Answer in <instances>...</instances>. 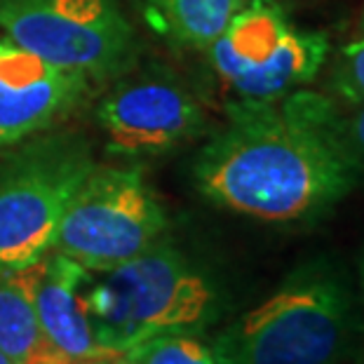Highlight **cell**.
I'll use <instances>...</instances> for the list:
<instances>
[{
  "label": "cell",
  "mask_w": 364,
  "mask_h": 364,
  "mask_svg": "<svg viewBox=\"0 0 364 364\" xmlns=\"http://www.w3.org/2000/svg\"><path fill=\"white\" fill-rule=\"evenodd\" d=\"M336 99L296 90L235 99L198 153L193 181L207 203L275 226H308L334 212L362 179Z\"/></svg>",
  "instance_id": "cell-1"
},
{
  "label": "cell",
  "mask_w": 364,
  "mask_h": 364,
  "mask_svg": "<svg viewBox=\"0 0 364 364\" xmlns=\"http://www.w3.org/2000/svg\"><path fill=\"white\" fill-rule=\"evenodd\" d=\"M358 343L353 287L327 257L299 263L273 294L214 338L221 364H346Z\"/></svg>",
  "instance_id": "cell-2"
},
{
  "label": "cell",
  "mask_w": 364,
  "mask_h": 364,
  "mask_svg": "<svg viewBox=\"0 0 364 364\" xmlns=\"http://www.w3.org/2000/svg\"><path fill=\"white\" fill-rule=\"evenodd\" d=\"M85 304L97 341L120 355L165 334H205L223 315L216 282L160 240L139 257L87 275Z\"/></svg>",
  "instance_id": "cell-3"
},
{
  "label": "cell",
  "mask_w": 364,
  "mask_h": 364,
  "mask_svg": "<svg viewBox=\"0 0 364 364\" xmlns=\"http://www.w3.org/2000/svg\"><path fill=\"white\" fill-rule=\"evenodd\" d=\"M92 169V153L78 136L38 139L0 165V277L54 250L66 207Z\"/></svg>",
  "instance_id": "cell-4"
},
{
  "label": "cell",
  "mask_w": 364,
  "mask_h": 364,
  "mask_svg": "<svg viewBox=\"0 0 364 364\" xmlns=\"http://www.w3.org/2000/svg\"><path fill=\"white\" fill-rule=\"evenodd\" d=\"M329 50L322 31L299 28L277 0H245L207 57L237 99H275L313 82Z\"/></svg>",
  "instance_id": "cell-5"
},
{
  "label": "cell",
  "mask_w": 364,
  "mask_h": 364,
  "mask_svg": "<svg viewBox=\"0 0 364 364\" xmlns=\"http://www.w3.org/2000/svg\"><path fill=\"white\" fill-rule=\"evenodd\" d=\"M165 230L167 212L141 169L95 165L66 207L54 252L99 273L151 250Z\"/></svg>",
  "instance_id": "cell-6"
},
{
  "label": "cell",
  "mask_w": 364,
  "mask_h": 364,
  "mask_svg": "<svg viewBox=\"0 0 364 364\" xmlns=\"http://www.w3.org/2000/svg\"><path fill=\"white\" fill-rule=\"evenodd\" d=\"M0 31L45 64L92 82L125 68L134 45L115 0H0Z\"/></svg>",
  "instance_id": "cell-7"
},
{
  "label": "cell",
  "mask_w": 364,
  "mask_h": 364,
  "mask_svg": "<svg viewBox=\"0 0 364 364\" xmlns=\"http://www.w3.org/2000/svg\"><path fill=\"white\" fill-rule=\"evenodd\" d=\"M97 118L108 151L122 158L160 156L205 129L203 108L167 75L120 85L99 104Z\"/></svg>",
  "instance_id": "cell-8"
},
{
  "label": "cell",
  "mask_w": 364,
  "mask_h": 364,
  "mask_svg": "<svg viewBox=\"0 0 364 364\" xmlns=\"http://www.w3.org/2000/svg\"><path fill=\"white\" fill-rule=\"evenodd\" d=\"M92 80L45 64L0 33V149L68 118Z\"/></svg>",
  "instance_id": "cell-9"
},
{
  "label": "cell",
  "mask_w": 364,
  "mask_h": 364,
  "mask_svg": "<svg viewBox=\"0 0 364 364\" xmlns=\"http://www.w3.org/2000/svg\"><path fill=\"white\" fill-rule=\"evenodd\" d=\"M31 296L45 334L75 364L118 362L99 343L92 329L85 282L90 270L59 252H48L36 266L26 268Z\"/></svg>",
  "instance_id": "cell-10"
},
{
  "label": "cell",
  "mask_w": 364,
  "mask_h": 364,
  "mask_svg": "<svg viewBox=\"0 0 364 364\" xmlns=\"http://www.w3.org/2000/svg\"><path fill=\"white\" fill-rule=\"evenodd\" d=\"M0 350L12 364H75L45 334L26 270L0 277Z\"/></svg>",
  "instance_id": "cell-11"
},
{
  "label": "cell",
  "mask_w": 364,
  "mask_h": 364,
  "mask_svg": "<svg viewBox=\"0 0 364 364\" xmlns=\"http://www.w3.org/2000/svg\"><path fill=\"white\" fill-rule=\"evenodd\" d=\"M146 21L181 48L207 50L245 0H141Z\"/></svg>",
  "instance_id": "cell-12"
},
{
  "label": "cell",
  "mask_w": 364,
  "mask_h": 364,
  "mask_svg": "<svg viewBox=\"0 0 364 364\" xmlns=\"http://www.w3.org/2000/svg\"><path fill=\"white\" fill-rule=\"evenodd\" d=\"M122 364H221L214 343L203 334H165L120 355Z\"/></svg>",
  "instance_id": "cell-13"
},
{
  "label": "cell",
  "mask_w": 364,
  "mask_h": 364,
  "mask_svg": "<svg viewBox=\"0 0 364 364\" xmlns=\"http://www.w3.org/2000/svg\"><path fill=\"white\" fill-rule=\"evenodd\" d=\"M331 92L346 104L364 102V36L338 50L331 66Z\"/></svg>",
  "instance_id": "cell-14"
},
{
  "label": "cell",
  "mask_w": 364,
  "mask_h": 364,
  "mask_svg": "<svg viewBox=\"0 0 364 364\" xmlns=\"http://www.w3.org/2000/svg\"><path fill=\"white\" fill-rule=\"evenodd\" d=\"M348 113L341 108L338 115V125L341 134H343L348 149L353 151V156L362 162L364 167V102L360 104H348Z\"/></svg>",
  "instance_id": "cell-15"
},
{
  "label": "cell",
  "mask_w": 364,
  "mask_h": 364,
  "mask_svg": "<svg viewBox=\"0 0 364 364\" xmlns=\"http://www.w3.org/2000/svg\"><path fill=\"white\" fill-rule=\"evenodd\" d=\"M358 36H364V7L360 12V21H358Z\"/></svg>",
  "instance_id": "cell-16"
},
{
  "label": "cell",
  "mask_w": 364,
  "mask_h": 364,
  "mask_svg": "<svg viewBox=\"0 0 364 364\" xmlns=\"http://www.w3.org/2000/svg\"><path fill=\"white\" fill-rule=\"evenodd\" d=\"M360 284H362V296H364V254H362V261H360Z\"/></svg>",
  "instance_id": "cell-17"
},
{
  "label": "cell",
  "mask_w": 364,
  "mask_h": 364,
  "mask_svg": "<svg viewBox=\"0 0 364 364\" xmlns=\"http://www.w3.org/2000/svg\"><path fill=\"white\" fill-rule=\"evenodd\" d=\"M0 364H12V362H10V358H7V355H5L3 350H0Z\"/></svg>",
  "instance_id": "cell-18"
},
{
  "label": "cell",
  "mask_w": 364,
  "mask_h": 364,
  "mask_svg": "<svg viewBox=\"0 0 364 364\" xmlns=\"http://www.w3.org/2000/svg\"><path fill=\"white\" fill-rule=\"evenodd\" d=\"M106 364H122V362H106Z\"/></svg>",
  "instance_id": "cell-19"
}]
</instances>
